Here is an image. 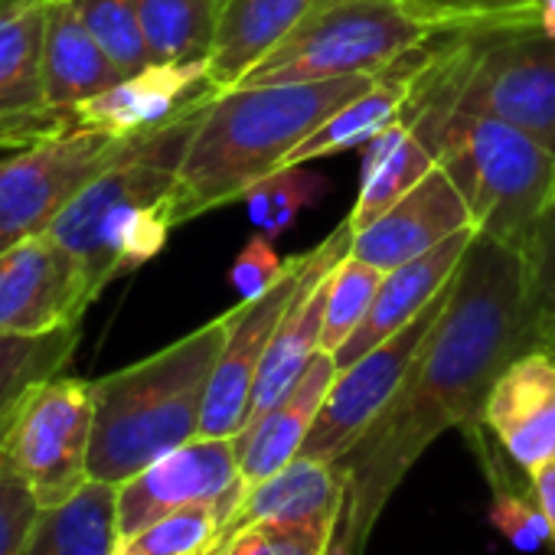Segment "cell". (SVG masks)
I'll use <instances>...</instances> for the list:
<instances>
[{
    "label": "cell",
    "mask_w": 555,
    "mask_h": 555,
    "mask_svg": "<svg viewBox=\"0 0 555 555\" xmlns=\"http://www.w3.org/2000/svg\"><path fill=\"white\" fill-rule=\"evenodd\" d=\"M542 347L526 305L519 251L474 235L451 298L405 383L360 441L334 461L340 513L331 555H363L370 535L415 461L448 431L483 415L487 392L509 360Z\"/></svg>",
    "instance_id": "obj_1"
},
{
    "label": "cell",
    "mask_w": 555,
    "mask_h": 555,
    "mask_svg": "<svg viewBox=\"0 0 555 555\" xmlns=\"http://www.w3.org/2000/svg\"><path fill=\"white\" fill-rule=\"evenodd\" d=\"M376 76L238 86L216 92L186 144L177 177V225L238 203Z\"/></svg>",
    "instance_id": "obj_2"
},
{
    "label": "cell",
    "mask_w": 555,
    "mask_h": 555,
    "mask_svg": "<svg viewBox=\"0 0 555 555\" xmlns=\"http://www.w3.org/2000/svg\"><path fill=\"white\" fill-rule=\"evenodd\" d=\"M212 95L206 92L167 125L141 131L53 222L50 235L86 264L99 295L157 258L177 229L180 164Z\"/></svg>",
    "instance_id": "obj_3"
},
{
    "label": "cell",
    "mask_w": 555,
    "mask_h": 555,
    "mask_svg": "<svg viewBox=\"0 0 555 555\" xmlns=\"http://www.w3.org/2000/svg\"><path fill=\"white\" fill-rule=\"evenodd\" d=\"M225 314L170 347L92 383L95 425L89 477L125 483L160 454L193 441L212 366L225 344Z\"/></svg>",
    "instance_id": "obj_4"
},
{
    "label": "cell",
    "mask_w": 555,
    "mask_h": 555,
    "mask_svg": "<svg viewBox=\"0 0 555 555\" xmlns=\"http://www.w3.org/2000/svg\"><path fill=\"white\" fill-rule=\"evenodd\" d=\"M412 128L457 183L474 232L526 255L555 193V154L480 112H448Z\"/></svg>",
    "instance_id": "obj_5"
},
{
    "label": "cell",
    "mask_w": 555,
    "mask_h": 555,
    "mask_svg": "<svg viewBox=\"0 0 555 555\" xmlns=\"http://www.w3.org/2000/svg\"><path fill=\"white\" fill-rule=\"evenodd\" d=\"M448 112L503 118L555 154V43L539 30L464 34L425 56L409 125Z\"/></svg>",
    "instance_id": "obj_6"
},
{
    "label": "cell",
    "mask_w": 555,
    "mask_h": 555,
    "mask_svg": "<svg viewBox=\"0 0 555 555\" xmlns=\"http://www.w3.org/2000/svg\"><path fill=\"white\" fill-rule=\"evenodd\" d=\"M438 40L402 0H314L305 21L238 86L383 76ZM235 86V89H238Z\"/></svg>",
    "instance_id": "obj_7"
},
{
    "label": "cell",
    "mask_w": 555,
    "mask_h": 555,
    "mask_svg": "<svg viewBox=\"0 0 555 555\" xmlns=\"http://www.w3.org/2000/svg\"><path fill=\"white\" fill-rule=\"evenodd\" d=\"M95 389L89 379L50 376L34 383L14 405L0 435V467L14 470L40 509L73 500L89 477Z\"/></svg>",
    "instance_id": "obj_8"
},
{
    "label": "cell",
    "mask_w": 555,
    "mask_h": 555,
    "mask_svg": "<svg viewBox=\"0 0 555 555\" xmlns=\"http://www.w3.org/2000/svg\"><path fill=\"white\" fill-rule=\"evenodd\" d=\"M350 245H353V229H350V222H344L318 248L292 255L285 278L274 288H268L264 295H258L251 301H238V308H232L225 314V321H229L225 344L212 366L206 402H203V422H199L203 438H235L242 431L248 409H251L255 379H258L264 353L274 340L278 324L285 321L298 292L318 271L344 261L350 255Z\"/></svg>",
    "instance_id": "obj_9"
},
{
    "label": "cell",
    "mask_w": 555,
    "mask_h": 555,
    "mask_svg": "<svg viewBox=\"0 0 555 555\" xmlns=\"http://www.w3.org/2000/svg\"><path fill=\"white\" fill-rule=\"evenodd\" d=\"M66 125L0 160V251L50 232L63 209L134 141Z\"/></svg>",
    "instance_id": "obj_10"
},
{
    "label": "cell",
    "mask_w": 555,
    "mask_h": 555,
    "mask_svg": "<svg viewBox=\"0 0 555 555\" xmlns=\"http://www.w3.org/2000/svg\"><path fill=\"white\" fill-rule=\"evenodd\" d=\"M448 298H451V285L399 334L386 337L379 347H373L350 366L337 370V379H334L298 457H314V461L334 464L360 441V435L383 415V409L392 402V396L405 383L425 340L431 337L435 324L441 321Z\"/></svg>",
    "instance_id": "obj_11"
},
{
    "label": "cell",
    "mask_w": 555,
    "mask_h": 555,
    "mask_svg": "<svg viewBox=\"0 0 555 555\" xmlns=\"http://www.w3.org/2000/svg\"><path fill=\"white\" fill-rule=\"evenodd\" d=\"M99 292L86 264L50 232L0 251V334L47 337L82 327Z\"/></svg>",
    "instance_id": "obj_12"
},
{
    "label": "cell",
    "mask_w": 555,
    "mask_h": 555,
    "mask_svg": "<svg viewBox=\"0 0 555 555\" xmlns=\"http://www.w3.org/2000/svg\"><path fill=\"white\" fill-rule=\"evenodd\" d=\"M248 487L238 470L235 438L196 435L118 483V535L193 503H216L232 519Z\"/></svg>",
    "instance_id": "obj_13"
},
{
    "label": "cell",
    "mask_w": 555,
    "mask_h": 555,
    "mask_svg": "<svg viewBox=\"0 0 555 555\" xmlns=\"http://www.w3.org/2000/svg\"><path fill=\"white\" fill-rule=\"evenodd\" d=\"M483 425L526 474L555 461V350L532 347L509 360L483 402Z\"/></svg>",
    "instance_id": "obj_14"
},
{
    "label": "cell",
    "mask_w": 555,
    "mask_h": 555,
    "mask_svg": "<svg viewBox=\"0 0 555 555\" xmlns=\"http://www.w3.org/2000/svg\"><path fill=\"white\" fill-rule=\"evenodd\" d=\"M50 0H14L0 8V147H24L73 125L56 115L43 82V34Z\"/></svg>",
    "instance_id": "obj_15"
},
{
    "label": "cell",
    "mask_w": 555,
    "mask_h": 555,
    "mask_svg": "<svg viewBox=\"0 0 555 555\" xmlns=\"http://www.w3.org/2000/svg\"><path fill=\"white\" fill-rule=\"evenodd\" d=\"M461 229H470L467 203L451 173L438 164L412 193L353 235L350 255L376 264L379 271H392L431 251Z\"/></svg>",
    "instance_id": "obj_16"
},
{
    "label": "cell",
    "mask_w": 555,
    "mask_h": 555,
    "mask_svg": "<svg viewBox=\"0 0 555 555\" xmlns=\"http://www.w3.org/2000/svg\"><path fill=\"white\" fill-rule=\"evenodd\" d=\"M206 92H212L206 82V63H151L82 102L69 118L79 128L131 138L167 125Z\"/></svg>",
    "instance_id": "obj_17"
},
{
    "label": "cell",
    "mask_w": 555,
    "mask_h": 555,
    "mask_svg": "<svg viewBox=\"0 0 555 555\" xmlns=\"http://www.w3.org/2000/svg\"><path fill=\"white\" fill-rule=\"evenodd\" d=\"M474 235H477L474 225L461 229L451 238H444L441 245H435L431 251L386 271L383 285L376 292V301H373L370 314L363 318L360 331L334 353L337 370L350 366L353 360H360L363 353L379 347L386 337H392L405 324H412L451 285V278L457 274L461 258H464L467 245L474 242Z\"/></svg>",
    "instance_id": "obj_18"
},
{
    "label": "cell",
    "mask_w": 555,
    "mask_h": 555,
    "mask_svg": "<svg viewBox=\"0 0 555 555\" xmlns=\"http://www.w3.org/2000/svg\"><path fill=\"white\" fill-rule=\"evenodd\" d=\"M334 379H337V360L334 353L321 350L282 399L235 435L238 470L248 490L282 467H288L301 454Z\"/></svg>",
    "instance_id": "obj_19"
},
{
    "label": "cell",
    "mask_w": 555,
    "mask_h": 555,
    "mask_svg": "<svg viewBox=\"0 0 555 555\" xmlns=\"http://www.w3.org/2000/svg\"><path fill=\"white\" fill-rule=\"evenodd\" d=\"M314 8V0H219L216 37L206 60L212 92L235 89Z\"/></svg>",
    "instance_id": "obj_20"
},
{
    "label": "cell",
    "mask_w": 555,
    "mask_h": 555,
    "mask_svg": "<svg viewBox=\"0 0 555 555\" xmlns=\"http://www.w3.org/2000/svg\"><path fill=\"white\" fill-rule=\"evenodd\" d=\"M121 79V69L89 34L73 0H50L43 34V82L50 108L69 118L82 102L95 99Z\"/></svg>",
    "instance_id": "obj_21"
},
{
    "label": "cell",
    "mask_w": 555,
    "mask_h": 555,
    "mask_svg": "<svg viewBox=\"0 0 555 555\" xmlns=\"http://www.w3.org/2000/svg\"><path fill=\"white\" fill-rule=\"evenodd\" d=\"M428 56V53H425ZM415 60V56H412ZM399 63L396 69L383 73L373 79V86L366 92H360L357 99H350L340 112H334L292 157L285 167H305L311 160L350 151V147H366L376 134H383L389 125H396L399 118H405L415 86H418V73L422 63Z\"/></svg>",
    "instance_id": "obj_22"
},
{
    "label": "cell",
    "mask_w": 555,
    "mask_h": 555,
    "mask_svg": "<svg viewBox=\"0 0 555 555\" xmlns=\"http://www.w3.org/2000/svg\"><path fill=\"white\" fill-rule=\"evenodd\" d=\"M340 264V261H337ZM334 264V268H337ZM324 268L318 271L311 282L298 292V298L292 301L285 321L278 324L274 340L264 353V363L258 370L255 379V392H251V409H248V422H255L258 415H264L278 399H282L298 379L301 373L311 366V360L321 353V334H324V311H327V288H331V271ZM242 425V428H245Z\"/></svg>",
    "instance_id": "obj_23"
},
{
    "label": "cell",
    "mask_w": 555,
    "mask_h": 555,
    "mask_svg": "<svg viewBox=\"0 0 555 555\" xmlns=\"http://www.w3.org/2000/svg\"><path fill=\"white\" fill-rule=\"evenodd\" d=\"M340 513V474L331 461L295 457L288 467L251 487L232 513L225 535L251 522H311ZM222 535V539H225Z\"/></svg>",
    "instance_id": "obj_24"
},
{
    "label": "cell",
    "mask_w": 555,
    "mask_h": 555,
    "mask_svg": "<svg viewBox=\"0 0 555 555\" xmlns=\"http://www.w3.org/2000/svg\"><path fill=\"white\" fill-rule=\"evenodd\" d=\"M438 167L435 151L415 134V128L399 118L383 134L366 144L363 170H360V193L353 212L347 216L353 235L376 222L386 209H392L405 193H412L431 170Z\"/></svg>",
    "instance_id": "obj_25"
},
{
    "label": "cell",
    "mask_w": 555,
    "mask_h": 555,
    "mask_svg": "<svg viewBox=\"0 0 555 555\" xmlns=\"http://www.w3.org/2000/svg\"><path fill=\"white\" fill-rule=\"evenodd\" d=\"M118 487L89 480L63 506L43 509L21 555H115Z\"/></svg>",
    "instance_id": "obj_26"
},
{
    "label": "cell",
    "mask_w": 555,
    "mask_h": 555,
    "mask_svg": "<svg viewBox=\"0 0 555 555\" xmlns=\"http://www.w3.org/2000/svg\"><path fill=\"white\" fill-rule=\"evenodd\" d=\"M151 63H206L219 0H134Z\"/></svg>",
    "instance_id": "obj_27"
},
{
    "label": "cell",
    "mask_w": 555,
    "mask_h": 555,
    "mask_svg": "<svg viewBox=\"0 0 555 555\" xmlns=\"http://www.w3.org/2000/svg\"><path fill=\"white\" fill-rule=\"evenodd\" d=\"M229 513L216 503H193L118 535L115 555H212L225 535Z\"/></svg>",
    "instance_id": "obj_28"
},
{
    "label": "cell",
    "mask_w": 555,
    "mask_h": 555,
    "mask_svg": "<svg viewBox=\"0 0 555 555\" xmlns=\"http://www.w3.org/2000/svg\"><path fill=\"white\" fill-rule=\"evenodd\" d=\"M82 327L56 331L47 337H8L0 334V435L17 399L40 379L63 373L79 347Z\"/></svg>",
    "instance_id": "obj_29"
},
{
    "label": "cell",
    "mask_w": 555,
    "mask_h": 555,
    "mask_svg": "<svg viewBox=\"0 0 555 555\" xmlns=\"http://www.w3.org/2000/svg\"><path fill=\"white\" fill-rule=\"evenodd\" d=\"M438 37L535 30L539 0H402Z\"/></svg>",
    "instance_id": "obj_30"
},
{
    "label": "cell",
    "mask_w": 555,
    "mask_h": 555,
    "mask_svg": "<svg viewBox=\"0 0 555 555\" xmlns=\"http://www.w3.org/2000/svg\"><path fill=\"white\" fill-rule=\"evenodd\" d=\"M327 190H331V183L321 173H314L308 167H282L271 177L258 180L242 196V203L248 209L251 225L258 232H264L268 238H278L298 222V216L308 206H318L327 196Z\"/></svg>",
    "instance_id": "obj_31"
},
{
    "label": "cell",
    "mask_w": 555,
    "mask_h": 555,
    "mask_svg": "<svg viewBox=\"0 0 555 555\" xmlns=\"http://www.w3.org/2000/svg\"><path fill=\"white\" fill-rule=\"evenodd\" d=\"M386 271L376 264L347 255L334 271H331V288H327V311H324V334H321V350L337 353L363 324L370 314L376 292L383 285Z\"/></svg>",
    "instance_id": "obj_32"
},
{
    "label": "cell",
    "mask_w": 555,
    "mask_h": 555,
    "mask_svg": "<svg viewBox=\"0 0 555 555\" xmlns=\"http://www.w3.org/2000/svg\"><path fill=\"white\" fill-rule=\"evenodd\" d=\"M73 4L105 56L121 69V76H134L151 66L134 0H73Z\"/></svg>",
    "instance_id": "obj_33"
},
{
    "label": "cell",
    "mask_w": 555,
    "mask_h": 555,
    "mask_svg": "<svg viewBox=\"0 0 555 555\" xmlns=\"http://www.w3.org/2000/svg\"><path fill=\"white\" fill-rule=\"evenodd\" d=\"M522 261H526V305L535 337L542 347L555 350V193Z\"/></svg>",
    "instance_id": "obj_34"
},
{
    "label": "cell",
    "mask_w": 555,
    "mask_h": 555,
    "mask_svg": "<svg viewBox=\"0 0 555 555\" xmlns=\"http://www.w3.org/2000/svg\"><path fill=\"white\" fill-rule=\"evenodd\" d=\"M285 268H288V258L274 251L264 232H255L229 268V285L238 292V301H251L282 282Z\"/></svg>",
    "instance_id": "obj_35"
},
{
    "label": "cell",
    "mask_w": 555,
    "mask_h": 555,
    "mask_svg": "<svg viewBox=\"0 0 555 555\" xmlns=\"http://www.w3.org/2000/svg\"><path fill=\"white\" fill-rule=\"evenodd\" d=\"M40 513L30 487L14 470L0 467V555H21Z\"/></svg>",
    "instance_id": "obj_36"
},
{
    "label": "cell",
    "mask_w": 555,
    "mask_h": 555,
    "mask_svg": "<svg viewBox=\"0 0 555 555\" xmlns=\"http://www.w3.org/2000/svg\"><path fill=\"white\" fill-rule=\"evenodd\" d=\"M212 555H278V545L264 522H251L229 532Z\"/></svg>",
    "instance_id": "obj_37"
},
{
    "label": "cell",
    "mask_w": 555,
    "mask_h": 555,
    "mask_svg": "<svg viewBox=\"0 0 555 555\" xmlns=\"http://www.w3.org/2000/svg\"><path fill=\"white\" fill-rule=\"evenodd\" d=\"M529 480H532V490H535V496H539V506H542V513H545V519H548V526H552V542H555V461L545 464V467H542L539 474H532Z\"/></svg>",
    "instance_id": "obj_38"
},
{
    "label": "cell",
    "mask_w": 555,
    "mask_h": 555,
    "mask_svg": "<svg viewBox=\"0 0 555 555\" xmlns=\"http://www.w3.org/2000/svg\"><path fill=\"white\" fill-rule=\"evenodd\" d=\"M535 30L555 43V0H539V14H535Z\"/></svg>",
    "instance_id": "obj_39"
},
{
    "label": "cell",
    "mask_w": 555,
    "mask_h": 555,
    "mask_svg": "<svg viewBox=\"0 0 555 555\" xmlns=\"http://www.w3.org/2000/svg\"><path fill=\"white\" fill-rule=\"evenodd\" d=\"M8 4H14V0H0V8H8Z\"/></svg>",
    "instance_id": "obj_40"
}]
</instances>
